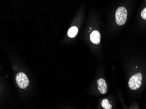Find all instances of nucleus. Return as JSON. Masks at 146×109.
<instances>
[{"label": "nucleus", "mask_w": 146, "mask_h": 109, "mask_svg": "<svg viewBox=\"0 0 146 109\" xmlns=\"http://www.w3.org/2000/svg\"><path fill=\"white\" fill-rule=\"evenodd\" d=\"M141 16L143 19L144 20H146V8L143 9L141 13Z\"/></svg>", "instance_id": "nucleus-8"}, {"label": "nucleus", "mask_w": 146, "mask_h": 109, "mask_svg": "<svg viewBox=\"0 0 146 109\" xmlns=\"http://www.w3.org/2000/svg\"><path fill=\"white\" fill-rule=\"evenodd\" d=\"M98 90L102 94H104L107 91V85L103 79H99L97 82Z\"/></svg>", "instance_id": "nucleus-4"}, {"label": "nucleus", "mask_w": 146, "mask_h": 109, "mask_svg": "<svg viewBox=\"0 0 146 109\" xmlns=\"http://www.w3.org/2000/svg\"><path fill=\"white\" fill-rule=\"evenodd\" d=\"M91 41L95 44H99L100 42L101 35L99 32L97 30L93 31L90 36Z\"/></svg>", "instance_id": "nucleus-5"}, {"label": "nucleus", "mask_w": 146, "mask_h": 109, "mask_svg": "<svg viewBox=\"0 0 146 109\" xmlns=\"http://www.w3.org/2000/svg\"><path fill=\"white\" fill-rule=\"evenodd\" d=\"M16 81L18 86L21 89H25L29 84L28 78L23 73H19L16 75Z\"/></svg>", "instance_id": "nucleus-3"}, {"label": "nucleus", "mask_w": 146, "mask_h": 109, "mask_svg": "<svg viewBox=\"0 0 146 109\" xmlns=\"http://www.w3.org/2000/svg\"><path fill=\"white\" fill-rule=\"evenodd\" d=\"M142 80V76L141 73H137L129 79L128 82L129 87L131 90H137L141 86Z\"/></svg>", "instance_id": "nucleus-2"}, {"label": "nucleus", "mask_w": 146, "mask_h": 109, "mask_svg": "<svg viewBox=\"0 0 146 109\" xmlns=\"http://www.w3.org/2000/svg\"><path fill=\"white\" fill-rule=\"evenodd\" d=\"M102 106L104 109H111L112 106L109 103V100L107 99H103L101 102Z\"/></svg>", "instance_id": "nucleus-7"}, {"label": "nucleus", "mask_w": 146, "mask_h": 109, "mask_svg": "<svg viewBox=\"0 0 146 109\" xmlns=\"http://www.w3.org/2000/svg\"><path fill=\"white\" fill-rule=\"evenodd\" d=\"M78 32V28L76 26H73L69 29L68 32V36L70 38H74L77 35Z\"/></svg>", "instance_id": "nucleus-6"}, {"label": "nucleus", "mask_w": 146, "mask_h": 109, "mask_svg": "<svg viewBox=\"0 0 146 109\" xmlns=\"http://www.w3.org/2000/svg\"><path fill=\"white\" fill-rule=\"evenodd\" d=\"M115 21L117 24L121 26L127 22V11L123 7H120L117 9L115 14Z\"/></svg>", "instance_id": "nucleus-1"}]
</instances>
